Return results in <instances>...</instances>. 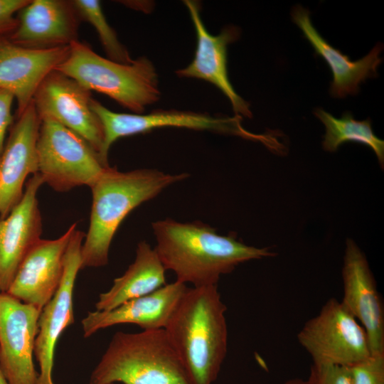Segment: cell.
Instances as JSON below:
<instances>
[{
    "instance_id": "cell-12",
    "label": "cell",
    "mask_w": 384,
    "mask_h": 384,
    "mask_svg": "<svg viewBox=\"0 0 384 384\" xmlns=\"http://www.w3.org/2000/svg\"><path fill=\"white\" fill-rule=\"evenodd\" d=\"M76 228L74 223L58 238H41L23 260L6 293L42 311L60 286L66 250Z\"/></svg>"
},
{
    "instance_id": "cell-13",
    "label": "cell",
    "mask_w": 384,
    "mask_h": 384,
    "mask_svg": "<svg viewBox=\"0 0 384 384\" xmlns=\"http://www.w3.org/2000/svg\"><path fill=\"white\" fill-rule=\"evenodd\" d=\"M196 34V49L192 62L176 71L181 78H193L207 81L218 88L230 100L237 116L251 117L250 104L243 100L230 83L228 73V46L240 36L239 28L234 26L225 27L213 36L206 29L200 15L198 4L186 0Z\"/></svg>"
},
{
    "instance_id": "cell-6",
    "label": "cell",
    "mask_w": 384,
    "mask_h": 384,
    "mask_svg": "<svg viewBox=\"0 0 384 384\" xmlns=\"http://www.w3.org/2000/svg\"><path fill=\"white\" fill-rule=\"evenodd\" d=\"M36 150L38 173L58 192L90 187L110 166L82 137L52 119L41 120Z\"/></svg>"
},
{
    "instance_id": "cell-28",
    "label": "cell",
    "mask_w": 384,
    "mask_h": 384,
    "mask_svg": "<svg viewBox=\"0 0 384 384\" xmlns=\"http://www.w3.org/2000/svg\"><path fill=\"white\" fill-rule=\"evenodd\" d=\"M283 384H307L306 381L301 378L290 379Z\"/></svg>"
},
{
    "instance_id": "cell-7",
    "label": "cell",
    "mask_w": 384,
    "mask_h": 384,
    "mask_svg": "<svg viewBox=\"0 0 384 384\" xmlns=\"http://www.w3.org/2000/svg\"><path fill=\"white\" fill-rule=\"evenodd\" d=\"M314 365L350 367L371 353L366 333L341 301L331 298L297 334Z\"/></svg>"
},
{
    "instance_id": "cell-22",
    "label": "cell",
    "mask_w": 384,
    "mask_h": 384,
    "mask_svg": "<svg viewBox=\"0 0 384 384\" xmlns=\"http://www.w3.org/2000/svg\"><path fill=\"white\" fill-rule=\"evenodd\" d=\"M314 114L326 128L322 142L325 151H336L341 144L346 142H359L369 146L383 166L384 141L374 134L370 119L356 120L348 112L343 113L341 118H336L321 108H317Z\"/></svg>"
},
{
    "instance_id": "cell-8",
    "label": "cell",
    "mask_w": 384,
    "mask_h": 384,
    "mask_svg": "<svg viewBox=\"0 0 384 384\" xmlns=\"http://www.w3.org/2000/svg\"><path fill=\"white\" fill-rule=\"evenodd\" d=\"M91 91L74 79L53 70L43 80L33 102L41 120L52 119L82 137L102 161L104 132L91 107Z\"/></svg>"
},
{
    "instance_id": "cell-21",
    "label": "cell",
    "mask_w": 384,
    "mask_h": 384,
    "mask_svg": "<svg viewBox=\"0 0 384 384\" xmlns=\"http://www.w3.org/2000/svg\"><path fill=\"white\" fill-rule=\"evenodd\" d=\"M165 272L155 249L146 241L139 242L134 261L122 276L114 279L109 290L99 295L95 310L109 311L155 292L166 284Z\"/></svg>"
},
{
    "instance_id": "cell-19",
    "label": "cell",
    "mask_w": 384,
    "mask_h": 384,
    "mask_svg": "<svg viewBox=\"0 0 384 384\" xmlns=\"http://www.w3.org/2000/svg\"><path fill=\"white\" fill-rule=\"evenodd\" d=\"M187 287L176 280L111 310L89 311L81 321L83 336L88 338L103 329L125 324L137 325L142 330L164 329Z\"/></svg>"
},
{
    "instance_id": "cell-20",
    "label": "cell",
    "mask_w": 384,
    "mask_h": 384,
    "mask_svg": "<svg viewBox=\"0 0 384 384\" xmlns=\"http://www.w3.org/2000/svg\"><path fill=\"white\" fill-rule=\"evenodd\" d=\"M292 18L314 48L315 53L322 57L331 68L333 81L329 92L331 96L342 98L356 95L361 83L377 76L378 67L382 62L379 57L383 50L381 43H377L363 58L352 61L320 35L311 23L309 10L296 6L292 11Z\"/></svg>"
},
{
    "instance_id": "cell-25",
    "label": "cell",
    "mask_w": 384,
    "mask_h": 384,
    "mask_svg": "<svg viewBox=\"0 0 384 384\" xmlns=\"http://www.w3.org/2000/svg\"><path fill=\"white\" fill-rule=\"evenodd\" d=\"M307 384H352L348 367L312 364Z\"/></svg>"
},
{
    "instance_id": "cell-14",
    "label": "cell",
    "mask_w": 384,
    "mask_h": 384,
    "mask_svg": "<svg viewBox=\"0 0 384 384\" xmlns=\"http://www.w3.org/2000/svg\"><path fill=\"white\" fill-rule=\"evenodd\" d=\"M341 301L365 330L371 353H384V313L381 298L366 256L351 240L346 243Z\"/></svg>"
},
{
    "instance_id": "cell-15",
    "label": "cell",
    "mask_w": 384,
    "mask_h": 384,
    "mask_svg": "<svg viewBox=\"0 0 384 384\" xmlns=\"http://www.w3.org/2000/svg\"><path fill=\"white\" fill-rule=\"evenodd\" d=\"M40 125L32 101L18 116L0 156V218L6 217L21 201L27 176L38 172L36 144Z\"/></svg>"
},
{
    "instance_id": "cell-29",
    "label": "cell",
    "mask_w": 384,
    "mask_h": 384,
    "mask_svg": "<svg viewBox=\"0 0 384 384\" xmlns=\"http://www.w3.org/2000/svg\"><path fill=\"white\" fill-rule=\"evenodd\" d=\"M0 384H9L0 369Z\"/></svg>"
},
{
    "instance_id": "cell-30",
    "label": "cell",
    "mask_w": 384,
    "mask_h": 384,
    "mask_svg": "<svg viewBox=\"0 0 384 384\" xmlns=\"http://www.w3.org/2000/svg\"><path fill=\"white\" fill-rule=\"evenodd\" d=\"M111 384H115V383H111Z\"/></svg>"
},
{
    "instance_id": "cell-24",
    "label": "cell",
    "mask_w": 384,
    "mask_h": 384,
    "mask_svg": "<svg viewBox=\"0 0 384 384\" xmlns=\"http://www.w3.org/2000/svg\"><path fill=\"white\" fill-rule=\"evenodd\" d=\"M348 369L352 384H384V353H370Z\"/></svg>"
},
{
    "instance_id": "cell-16",
    "label": "cell",
    "mask_w": 384,
    "mask_h": 384,
    "mask_svg": "<svg viewBox=\"0 0 384 384\" xmlns=\"http://www.w3.org/2000/svg\"><path fill=\"white\" fill-rule=\"evenodd\" d=\"M43 179L36 173L9 215L0 218V294L6 293L23 260L41 238L42 218L37 193Z\"/></svg>"
},
{
    "instance_id": "cell-27",
    "label": "cell",
    "mask_w": 384,
    "mask_h": 384,
    "mask_svg": "<svg viewBox=\"0 0 384 384\" xmlns=\"http://www.w3.org/2000/svg\"><path fill=\"white\" fill-rule=\"evenodd\" d=\"M14 97L5 90L0 89V156L4 147V139L12 122L11 107Z\"/></svg>"
},
{
    "instance_id": "cell-3",
    "label": "cell",
    "mask_w": 384,
    "mask_h": 384,
    "mask_svg": "<svg viewBox=\"0 0 384 384\" xmlns=\"http://www.w3.org/2000/svg\"><path fill=\"white\" fill-rule=\"evenodd\" d=\"M188 176L186 173L171 174L151 169L122 172L107 168L90 187L92 203L81 248V269L107 265L111 242L127 215Z\"/></svg>"
},
{
    "instance_id": "cell-4",
    "label": "cell",
    "mask_w": 384,
    "mask_h": 384,
    "mask_svg": "<svg viewBox=\"0 0 384 384\" xmlns=\"http://www.w3.org/2000/svg\"><path fill=\"white\" fill-rule=\"evenodd\" d=\"M191 384L164 329L112 336L88 384Z\"/></svg>"
},
{
    "instance_id": "cell-11",
    "label": "cell",
    "mask_w": 384,
    "mask_h": 384,
    "mask_svg": "<svg viewBox=\"0 0 384 384\" xmlns=\"http://www.w3.org/2000/svg\"><path fill=\"white\" fill-rule=\"evenodd\" d=\"M85 233L74 230L64 260L60 286L42 309L38 319L34 356L40 371L37 384H54L52 375L56 343L62 333L74 322L73 292L78 272L81 270V248Z\"/></svg>"
},
{
    "instance_id": "cell-9",
    "label": "cell",
    "mask_w": 384,
    "mask_h": 384,
    "mask_svg": "<svg viewBox=\"0 0 384 384\" xmlns=\"http://www.w3.org/2000/svg\"><path fill=\"white\" fill-rule=\"evenodd\" d=\"M91 107L99 117L104 132L103 159L108 163V151L117 139L156 128L180 127L208 130L240 136L258 141L260 136L249 132L241 125V117H214L208 114L176 110L156 111L149 114L118 113L110 110L92 99Z\"/></svg>"
},
{
    "instance_id": "cell-2",
    "label": "cell",
    "mask_w": 384,
    "mask_h": 384,
    "mask_svg": "<svg viewBox=\"0 0 384 384\" xmlns=\"http://www.w3.org/2000/svg\"><path fill=\"white\" fill-rule=\"evenodd\" d=\"M227 307L217 285L187 287L164 330L191 384H212L228 350Z\"/></svg>"
},
{
    "instance_id": "cell-23",
    "label": "cell",
    "mask_w": 384,
    "mask_h": 384,
    "mask_svg": "<svg viewBox=\"0 0 384 384\" xmlns=\"http://www.w3.org/2000/svg\"><path fill=\"white\" fill-rule=\"evenodd\" d=\"M72 3L80 18L87 21L96 30L109 59L124 64L133 61L127 49L108 23L99 1L73 0Z\"/></svg>"
},
{
    "instance_id": "cell-18",
    "label": "cell",
    "mask_w": 384,
    "mask_h": 384,
    "mask_svg": "<svg viewBox=\"0 0 384 384\" xmlns=\"http://www.w3.org/2000/svg\"><path fill=\"white\" fill-rule=\"evenodd\" d=\"M16 18L17 26L8 38L16 45L48 49L78 41L80 18L72 1L31 0Z\"/></svg>"
},
{
    "instance_id": "cell-5",
    "label": "cell",
    "mask_w": 384,
    "mask_h": 384,
    "mask_svg": "<svg viewBox=\"0 0 384 384\" xmlns=\"http://www.w3.org/2000/svg\"><path fill=\"white\" fill-rule=\"evenodd\" d=\"M69 47L68 55L55 70L87 90L107 95L135 114L159 100L157 74L146 58L124 64L102 57L78 40Z\"/></svg>"
},
{
    "instance_id": "cell-1",
    "label": "cell",
    "mask_w": 384,
    "mask_h": 384,
    "mask_svg": "<svg viewBox=\"0 0 384 384\" xmlns=\"http://www.w3.org/2000/svg\"><path fill=\"white\" fill-rule=\"evenodd\" d=\"M155 250L176 281L193 287L217 285L221 275L240 263L272 256L267 248L247 245L233 235H221L200 221L166 218L152 223Z\"/></svg>"
},
{
    "instance_id": "cell-17",
    "label": "cell",
    "mask_w": 384,
    "mask_h": 384,
    "mask_svg": "<svg viewBox=\"0 0 384 384\" xmlns=\"http://www.w3.org/2000/svg\"><path fill=\"white\" fill-rule=\"evenodd\" d=\"M69 50V46L33 49L0 38V89L13 95L18 116L31 103L46 76L65 60Z\"/></svg>"
},
{
    "instance_id": "cell-26",
    "label": "cell",
    "mask_w": 384,
    "mask_h": 384,
    "mask_svg": "<svg viewBox=\"0 0 384 384\" xmlns=\"http://www.w3.org/2000/svg\"><path fill=\"white\" fill-rule=\"evenodd\" d=\"M31 0H0V37L11 34L18 23L14 14L18 13Z\"/></svg>"
},
{
    "instance_id": "cell-10",
    "label": "cell",
    "mask_w": 384,
    "mask_h": 384,
    "mask_svg": "<svg viewBox=\"0 0 384 384\" xmlns=\"http://www.w3.org/2000/svg\"><path fill=\"white\" fill-rule=\"evenodd\" d=\"M41 311L0 294V369L9 384H37L33 356Z\"/></svg>"
}]
</instances>
